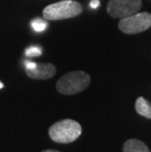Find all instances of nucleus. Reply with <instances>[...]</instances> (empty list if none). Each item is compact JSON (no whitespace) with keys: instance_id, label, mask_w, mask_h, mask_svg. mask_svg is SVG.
Returning <instances> with one entry per match:
<instances>
[{"instance_id":"obj_1","label":"nucleus","mask_w":151,"mask_h":152,"mask_svg":"<svg viewBox=\"0 0 151 152\" xmlns=\"http://www.w3.org/2000/svg\"><path fill=\"white\" fill-rule=\"evenodd\" d=\"M83 10L82 5L75 0H63L46 6L43 9V18L47 21L65 20L81 15Z\"/></svg>"},{"instance_id":"obj_2","label":"nucleus","mask_w":151,"mask_h":152,"mask_svg":"<svg viewBox=\"0 0 151 152\" xmlns=\"http://www.w3.org/2000/svg\"><path fill=\"white\" fill-rule=\"evenodd\" d=\"M49 137L57 143H71L82 134V126L71 119L62 120L49 128Z\"/></svg>"},{"instance_id":"obj_3","label":"nucleus","mask_w":151,"mask_h":152,"mask_svg":"<svg viewBox=\"0 0 151 152\" xmlns=\"http://www.w3.org/2000/svg\"><path fill=\"white\" fill-rule=\"evenodd\" d=\"M90 83V76L83 71H73L67 73L56 83L58 92L65 95L76 94L88 88Z\"/></svg>"},{"instance_id":"obj_4","label":"nucleus","mask_w":151,"mask_h":152,"mask_svg":"<svg viewBox=\"0 0 151 152\" xmlns=\"http://www.w3.org/2000/svg\"><path fill=\"white\" fill-rule=\"evenodd\" d=\"M118 27L124 34H127L142 33L151 27V14L148 12H137L127 18L121 19Z\"/></svg>"},{"instance_id":"obj_5","label":"nucleus","mask_w":151,"mask_h":152,"mask_svg":"<svg viewBox=\"0 0 151 152\" xmlns=\"http://www.w3.org/2000/svg\"><path fill=\"white\" fill-rule=\"evenodd\" d=\"M141 0H110L107 4V12L112 18L124 19L139 12Z\"/></svg>"},{"instance_id":"obj_6","label":"nucleus","mask_w":151,"mask_h":152,"mask_svg":"<svg viewBox=\"0 0 151 152\" xmlns=\"http://www.w3.org/2000/svg\"><path fill=\"white\" fill-rule=\"evenodd\" d=\"M27 76L34 80H48L56 74V67L51 63H35L31 69H26Z\"/></svg>"},{"instance_id":"obj_7","label":"nucleus","mask_w":151,"mask_h":152,"mask_svg":"<svg viewBox=\"0 0 151 152\" xmlns=\"http://www.w3.org/2000/svg\"><path fill=\"white\" fill-rule=\"evenodd\" d=\"M124 152H150L145 143L139 140H128L125 142Z\"/></svg>"},{"instance_id":"obj_8","label":"nucleus","mask_w":151,"mask_h":152,"mask_svg":"<svg viewBox=\"0 0 151 152\" xmlns=\"http://www.w3.org/2000/svg\"><path fill=\"white\" fill-rule=\"evenodd\" d=\"M136 110L139 115L147 119H151V104L145 98L139 97L136 101Z\"/></svg>"},{"instance_id":"obj_9","label":"nucleus","mask_w":151,"mask_h":152,"mask_svg":"<svg viewBox=\"0 0 151 152\" xmlns=\"http://www.w3.org/2000/svg\"><path fill=\"white\" fill-rule=\"evenodd\" d=\"M31 27L35 31H42L46 28L47 24L44 21H41L38 19V20H34L31 22Z\"/></svg>"},{"instance_id":"obj_10","label":"nucleus","mask_w":151,"mask_h":152,"mask_svg":"<svg viewBox=\"0 0 151 152\" xmlns=\"http://www.w3.org/2000/svg\"><path fill=\"white\" fill-rule=\"evenodd\" d=\"M25 54L28 57H36L41 55V49L37 46H31L26 49Z\"/></svg>"},{"instance_id":"obj_11","label":"nucleus","mask_w":151,"mask_h":152,"mask_svg":"<svg viewBox=\"0 0 151 152\" xmlns=\"http://www.w3.org/2000/svg\"><path fill=\"white\" fill-rule=\"evenodd\" d=\"M100 5V2L98 0H91L90 1V7L91 8H97Z\"/></svg>"},{"instance_id":"obj_12","label":"nucleus","mask_w":151,"mask_h":152,"mask_svg":"<svg viewBox=\"0 0 151 152\" xmlns=\"http://www.w3.org/2000/svg\"><path fill=\"white\" fill-rule=\"evenodd\" d=\"M41 152H60V151L54 150V149H47V150H43V151H41Z\"/></svg>"},{"instance_id":"obj_13","label":"nucleus","mask_w":151,"mask_h":152,"mask_svg":"<svg viewBox=\"0 0 151 152\" xmlns=\"http://www.w3.org/2000/svg\"><path fill=\"white\" fill-rule=\"evenodd\" d=\"M2 87H3V83H0V88H2Z\"/></svg>"}]
</instances>
